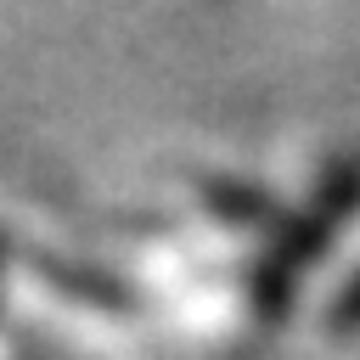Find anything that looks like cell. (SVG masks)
<instances>
[{
    "mask_svg": "<svg viewBox=\"0 0 360 360\" xmlns=\"http://www.w3.org/2000/svg\"><path fill=\"white\" fill-rule=\"evenodd\" d=\"M354 208H360V158H338V163L326 169L321 191L309 197V208L292 214V219H281L276 236H270V248H264L259 264H253V304H259L264 321L287 309L304 264L338 236V225H343Z\"/></svg>",
    "mask_w": 360,
    "mask_h": 360,
    "instance_id": "obj_1",
    "label": "cell"
},
{
    "mask_svg": "<svg viewBox=\"0 0 360 360\" xmlns=\"http://www.w3.org/2000/svg\"><path fill=\"white\" fill-rule=\"evenodd\" d=\"M202 197H208L214 214L231 219V225H276V219H270V214H276L270 197H259V191H248V186H219V180H208Z\"/></svg>",
    "mask_w": 360,
    "mask_h": 360,
    "instance_id": "obj_2",
    "label": "cell"
},
{
    "mask_svg": "<svg viewBox=\"0 0 360 360\" xmlns=\"http://www.w3.org/2000/svg\"><path fill=\"white\" fill-rule=\"evenodd\" d=\"M39 276L45 281H56V287H68V292H79V298H96V304H129V292L118 287V281H107V276H79V264H68V259H39Z\"/></svg>",
    "mask_w": 360,
    "mask_h": 360,
    "instance_id": "obj_3",
    "label": "cell"
},
{
    "mask_svg": "<svg viewBox=\"0 0 360 360\" xmlns=\"http://www.w3.org/2000/svg\"><path fill=\"white\" fill-rule=\"evenodd\" d=\"M326 326L332 332H360V276L332 298V315H326Z\"/></svg>",
    "mask_w": 360,
    "mask_h": 360,
    "instance_id": "obj_4",
    "label": "cell"
}]
</instances>
